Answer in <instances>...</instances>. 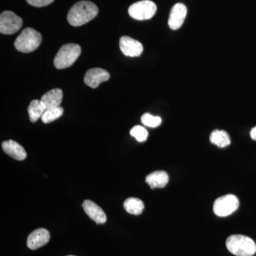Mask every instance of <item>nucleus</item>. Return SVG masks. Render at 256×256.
Wrapping results in <instances>:
<instances>
[{
    "label": "nucleus",
    "mask_w": 256,
    "mask_h": 256,
    "mask_svg": "<svg viewBox=\"0 0 256 256\" xmlns=\"http://www.w3.org/2000/svg\"><path fill=\"white\" fill-rule=\"evenodd\" d=\"M210 141L212 144L218 148H226L230 144V139L228 133L224 130H215L210 136Z\"/></svg>",
    "instance_id": "16"
},
{
    "label": "nucleus",
    "mask_w": 256,
    "mask_h": 256,
    "mask_svg": "<svg viewBox=\"0 0 256 256\" xmlns=\"http://www.w3.org/2000/svg\"><path fill=\"white\" fill-rule=\"evenodd\" d=\"M156 5L150 0H142L134 3L128 9V13L131 18L136 20H148L156 14Z\"/></svg>",
    "instance_id": "5"
},
{
    "label": "nucleus",
    "mask_w": 256,
    "mask_h": 256,
    "mask_svg": "<svg viewBox=\"0 0 256 256\" xmlns=\"http://www.w3.org/2000/svg\"><path fill=\"white\" fill-rule=\"evenodd\" d=\"M229 252L236 256H252L256 252V244L252 239L246 236L235 234L226 242Z\"/></svg>",
    "instance_id": "2"
},
{
    "label": "nucleus",
    "mask_w": 256,
    "mask_h": 256,
    "mask_svg": "<svg viewBox=\"0 0 256 256\" xmlns=\"http://www.w3.org/2000/svg\"><path fill=\"white\" fill-rule=\"evenodd\" d=\"M141 122L149 128H156L162 124L161 118L159 116H153L150 114H144L141 118Z\"/></svg>",
    "instance_id": "20"
},
{
    "label": "nucleus",
    "mask_w": 256,
    "mask_h": 256,
    "mask_svg": "<svg viewBox=\"0 0 256 256\" xmlns=\"http://www.w3.org/2000/svg\"><path fill=\"white\" fill-rule=\"evenodd\" d=\"M63 99V92L60 88L52 89L42 97L41 102L46 110L60 106Z\"/></svg>",
    "instance_id": "14"
},
{
    "label": "nucleus",
    "mask_w": 256,
    "mask_h": 256,
    "mask_svg": "<svg viewBox=\"0 0 256 256\" xmlns=\"http://www.w3.org/2000/svg\"><path fill=\"white\" fill-rule=\"evenodd\" d=\"M45 110H46V109L42 106L41 100H32L28 107L30 121L32 122H36L40 118H42V114H44Z\"/></svg>",
    "instance_id": "18"
},
{
    "label": "nucleus",
    "mask_w": 256,
    "mask_h": 256,
    "mask_svg": "<svg viewBox=\"0 0 256 256\" xmlns=\"http://www.w3.org/2000/svg\"><path fill=\"white\" fill-rule=\"evenodd\" d=\"M82 53V48L76 44H66L56 55L54 65L57 69L68 68L75 63Z\"/></svg>",
    "instance_id": "4"
},
{
    "label": "nucleus",
    "mask_w": 256,
    "mask_h": 256,
    "mask_svg": "<svg viewBox=\"0 0 256 256\" xmlns=\"http://www.w3.org/2000/svg\"></svg>",
    "instance_id": "24"
},
{
    "label": "nucleus",
    "mask_w": 256,
    "mask_h": 256,
    "mask_svg": "<svg viewBox=\"0 0 256 256\" xmlns=\"http://www.w3.org/2000/svg\"><path fill=\"white\" fill-rule=\"evenodd\" d=\"M250 138H252L254 140H256V127L252 128V130H250Z\"/></svg>",
    "instance_id": "23"
},
{
    "label": "nucleus",
    "mask_w": 256,
    "mask_h": 256,
    "mask_svg": "<svg viewBox=\"0 0 256 256\" xmlns=\"http://www.w3.org/2000/svg\"><path fill=\"white\" fill-rule=\"evenodd\" d=\"M238 198L235 195L227 194L217 198L214 203L213 210L220 217L228 216L238 210Z\"/></svg>",
    "instance_id": "6"
},
{
    "label": "nucleus",
    "mask_w": 256,
    "mask_h": 256,
    "mask_svg": "<svg viewBox=\"0 0 256 256\" xmlns=\"http://www.w3.org/2000/svg\"><path fill=\"white\" fill-rule=\"evenodd\" d=\"M146 182L151 188H163L169 182V176L164 171H156L146 176Z\"/></svg>",
    "instance_id": "15"
},
{
    "label": "nucleus",
    "mask_w": 256,
    "mask_h": 256,
    "mask_svg": "<svg viewBox=\"0 0 256 256\" xmlns=\"http://www.w3.org/2000/svg\"><path fill=\"white\" fill-rule=\"evenodd\" d=\"M42 36L40 32L34 28H24L14 42L16 50L22 53H30L40 46Z\"/></svg>",
    "instance_id": "3"
},
{
    "label": "nucleus",
    "mask_w": 256,
    "mask_h": 256,
    "mask_svg": "<svg viewBox=\"0 0 256 256\" xmlns=\"http://www.w3.org/2000/svg\"><path fill=\"white\" fill-rule=\"evenodd\" d=\"M82 208L86 214L97 224H105L107 220L105 212L98 205L90 200H85L82 203Z\"/></svg>",
    "instance_id": "12"
},
{
    "label": "nucleus",
    "mask_w": 256,
    "mask_h": 256,
    "mask_svg": "<svg viewBox=\"0 0 256 256\" xmlns=\"http://www.w3.org/2000/svg\"><path fill=\"white\" fill-rule=\"evenodd\" d=\"M50 234L45 228H38L30 234L28 238V246L31 250H36L48 244Z\"/></svg>",
    "instance_id": "11"
},
{
    "label": "nucleus",
    "mask_w": 256,
    "mask_h": 256,
    "mask_svg": "<svg viewBox=\"0 0 256 256\" xmlns=\"http://www.w3.org/2000/svg\"><path fill=\"white\" fill-rule=\"evenodd\" d=\"M120 48L126 56H139L143 52V46L140 42L127 36L121 37L120 40Z\"/></svg>",
    "instance_id": "9"
},
{
    "label": "nucleus",
    "mask_w": 256,
    "mask_h": 256,
    "mask_svg": "<svg viewBox=\"0 0 256 256\" xmlns=\"http://www.w3.org/2000/svg\"><path fill=\"white\" fill-rule=\"evenodd\" d=\"M188 14V8L182 3L174 4L170 12L168 25L172 30H178L182 26Z\"/></svg>",
    "instance_id": "8"
},
{
    "label": "nucleus",
    "mask_w": 256,
    "mask_h": 256,
    "mask_svg": "<svg viewBox=\"0 0 256 256\" xmlns=\"http://www.w3.org/2000/svg\"><path fill=\"white\" fill-rule=\"evenodd\" d=\"M54 1V0H26L28 4L36 8L46 6L47 5L52 4Z\"/></svg>",
    "instance_id": "22"
},
{
    "label": "nucleus",
    "mask_w": 256,
    "mask_h": 256,
    "mask_svg": "<svg viewBox=\"0 0 256 256\" xmlns=\"http://www.w3.org/2000/svg\"><path fill=\"white\" fill-rule=\"evenodd\" d=\"M98 14V8L89 1L76 3L68 12L67 20L73 26H80L92 21Z\"/></svg>",
    "instance_id": "1"
},
{
    "label": "nucleus",
    "mask_w": 256,
    "mask_h": 256,
    "mask_svg": "<svg viewBox=\"0 0 256 256\" xmlns=\"http://www.w3.org/2000/svg\"><path fill=\"white\" fill-rule=\"evenodd\" d=\"M64 114V108L60 106L58 107L52 108L47 109L44 112L42 116V120L44 124H47L53 122L60 117H62Z\"/></svg>",
    "instance_id": "19"
},
{
    "label": "nucleus",
    "mask_w": 256,
    "mask_h": 256,
    "mask_svg": "<svg viewBox=\"0 0 256 256\" xmlns=\"http://www.w3.org/2000/svg\"><path fill=\"white\" fill-rule=\"evenodd\" d=\"M124 206L128 213L133 215L141 214L144 208L142 200L137 198H127L124 202Z\"/></svg>",
    "instance_id": "17"
},
{
    "label": "nucleus",
    "mask_w": 256,
    "mask_h": 256,
    "mask_svg": "<svg viewBox=\"0 0 256 256\" xmlns=\"http://www.w3.org/2000/svg\"><path fill=\"white\" fill-rule=\"evenodd\" d=\"M2 146L4 152L13 159L22 161L26 159L28 156L24 148L16 141L12 140L4 141L2 144Z\"/></svg>",
    "instance_id": "13"
},
{
    "label": "nucleus",
    "mask_w": 256,
    "mask_h": 256,
    "mask_svg": "<svg viewBox=\"0 0 256 256\" xmlns=\"http://www.w3.org/2000/svg\"><path fill=\"white\" fill-rule=\"evenodd\" d=\"M22 24V20L12 12H3L0 15V32L3 34L16 33Z\"/></svg>",
    "instance_id": "7"
},
{
    "label": "nucleus",
    "mask_w": 256,
    "mask_h": 256,
    "mask_svg": "<svg viewBox=\"0 0 256 256\" xmlns=\"http://www.w3.org/2000/svg\"><path fill=\"white\" fill-rule=\"evenodd\" d=\"M130 134L136 138L138 142H142L148 139V132L142 126H136L131 129Z\"/></svg>",
    "instance_id": "21"
},
{
    "label": "nucleus",
    "mask_w": 256,
    "mask_h": 256,
    "mask_svg": "<svg viewBox=\"0 0 256 256\" xmlns=\"http://www.w3.org/2000/svg\"><path fill=\"white\" fill-rule=\"evenodd\" d=\"M110 74L104 69L94 68L88 70L84 77V82L92 88L98 87L101 82H107L110 78Z\"/></svg>",
    "instance_id": "10"
}]
</instances>
